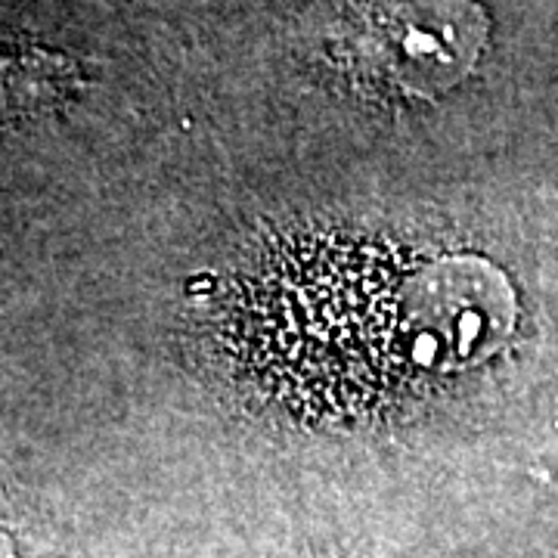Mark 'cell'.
<instances>
[{"label": "cell", "instance_id": "cell-1", "mask_svg": "<svg viewBox=\"0 0 558 558\" xmlns=\"http://www.w3.org/2000/svg\"><path fill=\"white\" fill-rule=\"evenodd\" d=\"M220 323L255 391L307 416H357L494 348L512 326V292L481 260L304 240L258 260Z\"/></svg>", "mask_w": 558, "mask_h": 558}, {"label": "cell", "instance_id": "cell-2", "mask_svg": "<svg viewBox=\"0 0 558 558\" xmlns=\"http://www.w3.org/2000/svg\"><path fill=\"white\" fill-rule=\"evenodd\" d=\"M487 22L472 0H363L341 35V60L363 84L438 97L472 72Z\"/></svg>", "mask_w": 558, "mask_h": 558}]
</instances>
